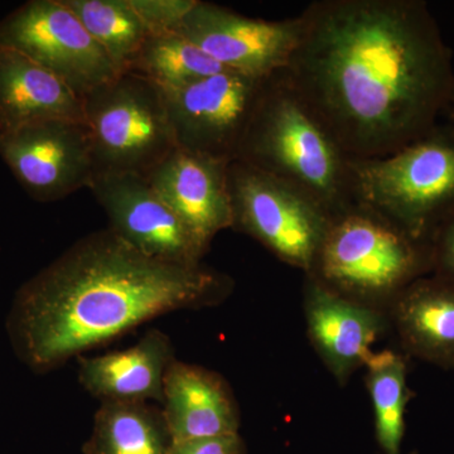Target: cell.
Returning <instances> with one entry per match:
<instances>
[{"label": "cell", "mask_w": 454, "mask_h": 454, "mask_svg": "<svg viewBox=\"0 0 454 454\" xmlns=\"http://www.w3.org/2000/svg\"><path fill=\"white\" fill-rule=\"evenodd\" d=\"M277 76L354 160L428 134L454 98L452 52L422 0H318Z\"/></svg>", "instance_id": "1"}, {"label": "cell", "mask_w": 454, "mask_h": 454, "mask_svg": "<svg viewBox=\"0 0 454 454\" xmlns=\"http://www.w3.org/2000/svg\"><path fill=\"white\" fill-rule=\"evenodd\" d=\"M232 288L226 274L149 258L107 227L27 280L5 328L18 360L46 373L155 317L216 306Z\"/></svg>", "instance_id": "2"}, {"label": "cell", "mask_w": 454, "mask_h": 454, "mask_svg": "<svg viewBox=\"0 0 454 454\" xmlns=\"http://www.w3.org/2000/svg\"><path fill=\"white\" fill-rule=\"evenodd\" d=\"M349 160L303 101L270 77L236 160L297 187L333 215L355 203Z\"/></svg>", "instance_id": "3"}, {"label": "cell", "mask_w": 454, "mask_h": 454, "mask_svg": "<svg viewBox=\"0 0 454 454\" xmlns=\"http://www.w3.org/2000/svg\"><path fill=\"white\" fill-rule=\"evenodd\" d=\"M432 268L430 245L381 214L352 203L333 215L312 277L349 300L380 309Z\"/></svg>", "instance_id": "4"}, {"label": "cell", "mask_w": 454, "mask_h": 454, "mask_svg": "<svg viewBox=\"0 0 454 454\" xmlns=\"http://www.w3.org/2000/svg\"><path fill=\"white\" fill-rule=\"evenodd\" d=\"M355 202L429 243L454 214V128L435 125L395 153L349 160Z\"/></svg>", "instance_id": "5"}, {"label": "cell", "mask_w": 454, "mask_h": 454, "mask_svg": "<svg viewBox=\"0 0 454 454\" xmlns=\"http://www.w3.org/2000/svg\"><path fill=\"white\" fill-rule=\"evenodd\" d=\"M82 100L97 176H146L177 148L163 90L138 74H118Z\"/></svg>", "instance_id": "6"}, {"label": "cell", "mask_w": 454, "mask_h": 454, "mask_svg": "<svg viewBox=\"0 0 454 454\" xmlns=\"http://www.w3.org/2000/svg\"><path fill=\"white\" fill-rule=\"evenodd\" d=\"M229 190L232 229L309 274L333 214L303 191L241 160L230 163Z\"/></svg>", "instance_id": "7"}, {"label": "cell", "mask_w": 454, "mask_h": 454, "mask_svg": "<svg viewBox=\"0 0 454 454\" xmlns=\"http://www.w3.org/2000/svg\"><path fill=\"white\" fill-rule=\"evenodd\" d=\"M0 46L28 57L82 98L121 74L64 0H31L3 18Z\"/></svg>", "instance_id": "8"}, {"label": "cell", "mask_w": 454, "mask_h": 454, "mask_svg": "<svg viewBox=\"0 0 454 454\" xmlns=\"http://www.w3.org/2000/svg\"><path fill=\"white\" fill-rule=\"evenodd\" d=\"M268 80L225 71L164 91L176 145L236 160Z\"/></svg>", "instance_id": "9"}, {"label": "cell", "mask_w": 454, "mask_h": 454, "mask_svg": "<svg viewBox=\"0 0 454 454\" xmlns=\"http://www.w3.org/2000/svg\"><path fill=\"white\" fill-rule=\"evenodd\" d=\"M0 157L32 199L53 202L94 181L86 122L47 121L0 133Z\"/></svg>", "instance_id": "10"}, {"label": "cell", "mask_w": 454, "mask_h": 454, "mask_svg": "<svg viewBox=\"0 0 454 454\" xmlns=\"http://www.w3.org/2000/svg\"><path fill=\"white\" fill-rule=\"evenodd\" d=\"M109 229L149 258L196 267L210 247L158 195L145 176H97L89 188Z\"/></svg>", "instance_id": "11"}, {"label": "cell", "mask_w": 454, "mask_h": 454, "mask_svg": "<svg viewBox=\"0 0 454 454\" xmlns=\"http://www.w3.org/2000/svg\"><path fill=\"white\" fill-rule=\"evenodd\" d=\"M301 18L265 20L200 2L178 32L227 71L270 79L288 65L301 35Z\"/></svg>", "instance_id": "12"}, {"label": "cell", "mask_w": 454, "mask_h": 454, "mask_svg": "<svg viewBox=\"0 0 454 454\" xmlns=\"http://www.w3.org/2000/svg\"><path fill=\"white\" fill-rule=\"evenodd\" d=\"M229 160L175 148L148 175L151 186L210 247L215 236L232 229Z\"/></svg>", "instance_id": "13"}, {"label": "cell", "mask_w": 454, "mask_h": 454, "mask_svg": "<svg viewBox=\"0 0 454 454\" xmlns=\"http://www.w3.org/2000/svg\"><path fill=\"white\" fill-rule=\"evenodd\" d=\"M304 313L310 342L340 385L366 365L372 346L385 328L380 309L343 297L309 276Z\"/></svg>", "instance_id": "14"}, {"label": "cell", "mask_w": 454, "mask_h": 454, "mask_svg": "<svg viewBox=\"0 0 454 454\" xmlns=\"http://www.w3.org/2000/svg\"><path fill=\"white\" fill-rule=\"evenodd\" d=\"M176 358L168 334L148 331L121 351L95 357L80 356L77 379L90 395L100 403H149L163 404L164 380Z\"/></svg>", "instance_id": "15"}, {"label": "cell", "mask_w": 454, "mask_h": 454, "mask_svg": "<svg viewBox=\"0 0 454 454\" xmlns=\"http://www.w3.org/2000/svg\"><path fill=\"white\" fill-rule=\"evenodd\" d=\"M163 414L173 442L238 434L240 411L220 373L175 360L164 380Z\"/></svg>", "instance_id": "16"}, {"label": "cell", "mask_w": 454, "mask_h": 454, "mask_svg": "<svg viewBox=\"0 0 454 454\" xmlns=\"http://www.w3.org/2000/svg\"><path fill=\"white\" fill-rule=\"evenodd\" d=\"M47 121L85 122L82 98L28 57L0 46V133Z\"/></svg>", "instance_id": "17"}, {"label": "cell", "mask_w": 454, "mask_h": 454, "mask_svg": "<svg viewBox=\"0 0 454 454\" xmlns=\"http://www.w3.org/2000/svg\"><path fill=\"white\" fill-rule=\"evenodd\" d=\"M390 306L406 348L429 360L454 361V284L420 278Z\"/></svg>", "instance_id": "18"}, {"label": "cell", "mask_w": 454, "mask_h": 454, "mask_svg": "<svg viewBox=\"0 0 454 454\" xmlns=\"http://www.w3.org/2000/svg\"><path fill=\"white\" fill-rule=\"evenodd\" d=\"M173 438L162 409L149 403H101L83 454H169Z\"/></svg>", "instance_id": "19"}, {"label": "cell", "mask_w": 454, "mask_h": 454, "mask_svg": "<svg viewBox=\"0 0 454 454\" xmlns=\"http://www.w3.org/2000/svg\"><path fill=\"white\" fill-rule=\"evenodd\" d=\"M225 68L179 32L152 35L125 73L138 74L163 91L184 88Z\"/></svg>", "instance_id": "20"}, {"label": "cell", "mask_w": 454, "mask_h": 454, "mask_svg": "<svg viewBox=\"0 0 454 454\" xmlns=\"http://www.w3.org/2000/svg\"><path fill=\"white\" fill-rule=\"evenodd\" d=\"M86 31L106 51L119 74H124L149 37L130 0H64Z\"/></svg>", "instance_id": "21"}, {"label": "cell", "mask_w": 454, "mask_h": 454, "mask_svg": "<svg viewBox=\"0 0 454 454\" xmlns=\"http://www.w3.org/2000/svg\"><path fill=\"white\" fill-rule=\"evenodd\" d=\"M365 367L379 446L384 454H400L409 402L404 360L393 351L373 352Z\"/></svg>", "instance_id": "22"}, {"label": "cell", "mask_w": 454, "mask_h": 454, "mask_svg": "<svg viewBox=\"0 0 454 454\" xmlns=\"http://www.w3.org/2000/svg\"><path fill=\"white\" fill-rule=\"evenodd\" d=\"M149 35L178 32L197 0H130Z\"/></svg>", "instance_id": "23"}, {"label": "cell", "mask_w": 454, "mask_h": 454, "mask_svg": "<svg viewBox=\"0 0 454 454\" xmlns=\"http://www.w3.org/2000/svg\"><path fill=\"white\" fill-rule=\"evenodd\" d=\"M432 268L437 278L454 284V214L432 236L429 241Z\"/></svg>", "instance_id": "24"}, {"label": "cell", "mask_w": 454, "mask_h": 454, "mask_svg": "<svg viewBox=\"0 0 454 454\" xmlns=\"http://www.w3.org/2000/svg\"><path fill=\"white\" fill-rule=\"evenodd\" d=\"M169 454H247V444L239 433L184 439L173 442Z\"/></svg>", "instance_id": "25"}, {"label": "cell", "mask_w": 454, "mask_h": 454, "mask_svg": "<svg viewBox=\"0 0 454 454\" xmlns=\"http://www.w3.org/2000/svg\"><path fill=\"white\" fill-rule=\"evenodd\" d=\"M448 113H450V125L454 128V98L452 100V103H450V107H448Z\"/></svg>", "instance_id": "26"}]
</instances>
